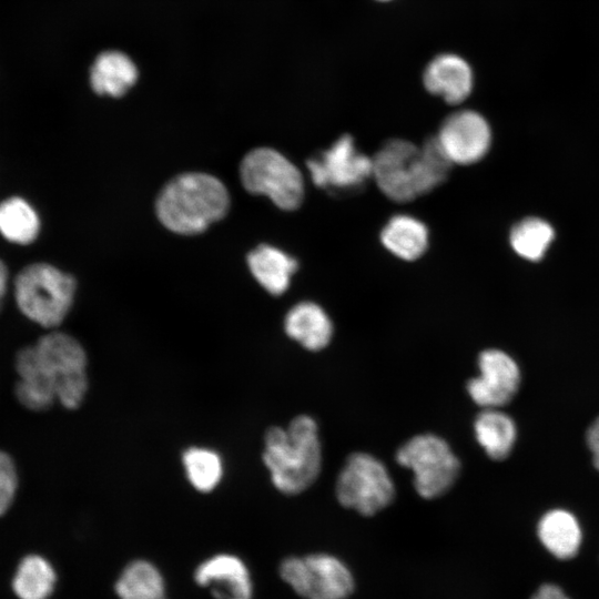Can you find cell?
<instances>
[{"label": "cell", "mask_w": 599, "mask_h": 599, "mask_svg": "<svg viewBox=\"0 0 599 599\" xmlns=\"http://www.w3.org/2000/svg\"><path fill=\"white\" fill-rule=\"evenodd\" d=\"M380 242L396 257L415 261L426 252L429 233L420 220L407 214H396L382 229Z\"/></svg>", "instance_id": "cell-21"}, {"label": "cell", "mask_w": 599, "mask_h": 599, "mask_svg": "<svg viewBox=\"0 0 599 599\" xmlns=\"http://www.w3.org/2000/svg\"><path fill=\"white\" fill-rule=\"evenodd\" d=\"M591 455H592V464L595 468L599 471V449L592 453Z\"/></svg>", "instance_id": "cell-30"}, {"label": "cell", "mask_w": 599, "mask_h": 599, "mask_svg": "<svg viewBox=\"0 0 599 599\" xmlns=\"http://www.w3.org/2000/svg\"><path fill=\"white\" fill-rule=\"evenodd\" d=\"M40 365L52 382L57 403L74 410L89 392L88 354L72 335L50 329L33 344Z\"/></svg>", "instance_id": "cell-5"}, {"label": "cell", "mask_w": 599, "mask_h": 599, "mask_svg": "<svg viewBox=\"0 0 599 599\" xmlns=\"http://www.w3.org/2000/svg\"><path fill=\"white\" fill-rule=\"evenodd\" d=\"M181 465L189 485L200 494H211L222 484L225 463L214 448L191 445L181 453Z\"/></svg>", "instance_id": "cell-23"}, {"label": "cell", "mask_w": 599, "mask_h": 599, "mask_svg": "<svg viewBox=\"0 0 599 599\" xmlns=\"http://www.w3.org/2000/svg\"><path fill=\"white\" fill-rule=\"evenodd\" d=\"M280 575L305 599H345L354 589L348 568L326 554L288 557L282 561Z\"/></svg>", "instance_id": "cell-9"}, {"label": "cell", "mask_w": 599, "mask_h": 599, "mask_svg": "<svg viewBox=\"0 0 599 599\" xmlns=\"http://www.w3.org/2000/svg\"><path fill=\"white\" fill-rule=\"evenodd\" d=\"M312 182L333 192L357 190L373 177V160L356 145L352 135H341L328 149L306 162Z\"/></svg>", "instance_id": "cell-10"}, {"label": "cell", "mask_w": 599, "mask_h": 599, "mask_svg": "<svg viewBox=\"0 0 599 599\" xmlns=\"http://www.w3.org/2000/svg\"><path fill=\"white\" fill-rule=\"evenodd\" d=\"M335 494L342 506L364 516H373L393 501L395 484L379 459L357 451L351 454L342 467Z\"/></svg>", "instance_id": "cell-8"}, {"label": "cell", "mask_w": 599, "mask_h": 599, "mask_svg": "<svg viewBox=\"0 0 599 599\" xmlns=\"http://www.w3.org/2000/svg\"><path fill=\"white\" fill-rule=\"evenodd\" d=\"M397 463L412 470L417 494L434 499L446 494L456 483L460 461L449 444L435 434H419L396 451Z\"/></svg>", "instance_id": "cell-6"}, {"label": "cell", "mask_w": 599, "mask_h": 599, "mask_svg": "<svg viewBox=\"0 0 599 599\" xmlns=\"http://www.w3.org/2000/svg\"><path fill=\"white\" fill-rule=\"evenodd\" d=\"M377 1H389V0H377Z\"/></svg>", "instance_id": "cell-32"}, {"label": "cell", "mask_w": 599, "mask_h": 599, "mask_svg": "<svg viewBox=\"0 0 599 599\" xmlns=\"http://www.w3.org/2000/svg\"><path fill=\"white\" fill-rule=\"evenodd\" d=\"M284 332L303 348L318 352L331 343L334 326L322 306L315 302L303 301L287 311Z\"/></svg>", "instance_id": "cell-16"}, {"label": "cell", "mask_w": 599, "mask_h": 599, "mask_svg": "<svg viewBox=\"0 0 599 599\" xmlns=\"http://www.w3.org/2000/svg\"><path fill=\"white\" fill-rule=\"evenodd\" d=\"M18 490V473L12 458L0 450V516L11 507Z\"/></svg>", "instance_id": "cell-27"}, {"label": "cell", "mask_w": 599, "mask_h": 599, "mask_svg": "<svg viewBox=\"0 0 599 599\" xmlns=\"http://www.w3.org/2000/svg\"><path fill=\"white\" fill-rule=\"evenodd\" d=\"M478 375L467 382L471 400L484 408H501L511 402L521 383L516 359L499 348H487L477 358Z\"/></svg>", "instance_id": "cell-11"}, {"label": "cell", "mask_w": 599, "mask_h": 599, "mask_svg": "<svg viewBox=\"0 0 599 599\" xmlns=\"http://www.w3.org/2000/svg\"><path fill=\"white\" fill-rule=\"evenodd\" d=\"M423 81L432 94L449 104H459L473 90L474 74L465 59L455 53H443L427 64Z\"/></svg>", "instance_id": "cell-14"}, {"label": "cell", "mask_w": 599, "mask_h": 599, "mask_svg": "<svg viewBox=\"0 0 599 599\" xmlns=\"http://www.w3.org/2000/svg\"><path fill=\"white\" fill-rule=\"evenodd\" d=\"M372 160L378 189L398 203L410 202L439 186L453 166L436 136L420 146L403 139L388 140Z\"/></svg>", "instance_id": "cell-1"}, {"label": "cell", "mask_w": 599, "mask_h": 599, "mask_svg": "<svg viewBox=\"0 0 599 599\" xmlns=\"http://www.w3.org/2000/svg\"><path fill=\"white\" fill-rule=\"evenodd\" d=\"M136 79L135 64L120 51H105L99 54L90 72L91 87L100 95L119 98L135 83Z\"/></svg>", "instance_id": "cell-22"}, {"label": "cell", "mask_w": 599, "mask_h": 599, "mask_svg": "<svg viewBox=\"0 0 599 599\" xmlns=\"http://www.w3.org/2000/svg\"><path fill=\"white\" fill-rule=\"evenodd\" d=\"M531 599H569L566 593L556 585H542L531 597Z\"/></svg>", "instance_id": "cell-29"}, {"label": "cell", "mask_w": 599, "mask_h": 599, "mask_svg": "<svg viewBox=\"0 0 599 599\" xmlns=\"http://www.w3.org/2000/svg\"><path fill=\"white\" fill-rule=\"evenodd\" d=\"M16 369L19 379L14 393L26 408L40 412L57 403L54 386L43 372L33 345L18 352Z\"/></svg>", "instance_id": "cell-17"}, {"label": "cell", "mask_w": 599, "mask_h": 599, "mask_svg": "<svg viewBox=\"0 0 599 599\" xmlns=\"http://www.w3.org/2000/svg\"><path fill=\"white\" fill-rule=\"evenodd\" d=\"M247 265L260 285L278 296L287 291L298 263L284 251L261 244L248 253Z\"/></svg>", "instance_id": "cell-19"}, {"label": "cell", "mask_w": 599, "mask_h": 599, "mask_svg": "<svg viewBox=\"0 0 599 599\" xmlns=\"http://www.w3.org/2000/svg\"><path fill=\"white\" fill-rule=\"evenodd\" d=\"M75 278L45 261L23 264L12 277L11 292L19 313L45 329L58 328L75 297Z\"/></svg>", "instance_id": "cell-4"}, {"label": "cell", "mask_w": 599, "mask_h": 599, "mask_svg": "<svg viewBox=\"0 0 599 599\" xmlns=\"http://www.w3.org/2000/svg\"><path fill=\"white\" fill-rule=\"evenodd\" d=\"M194 579L216 599H253L251 572L236 555L222 552L205 559L195 569Z\"/></svg>", "instance_id": "cell-13"}, {"label": "cell", "mask_w": 599, "mask_h": 599, "mask_svg": "<svg viewBox=\"0 0 599 599\" xmlns=\"http://www.w3.org/2000/svg\"><path fill=\"white\" fill-rule=\"evenodd\" d=\"M4 302H6V300H0V313H1L2 309H3Z\"/></svg>", "instance_id": "cell-31"}, {"label": "cell", "mask_w": 599, "mask_h": 599, "mask_svg": "<svg viewBox=\"0 0 599 599\" xmlns=\"http://www.w3.org/2000/svg\"><path fill=\"white\" fill-rule=\"evenodd\" d=\"M436 139L453 164L469 165L488 152L491 131L478 112L459 110L443 121Z\"/></svg>", "instance_id": "cell-12"}, {"label": "cell", "mask_w": 599, "mask_h": 599, "mask_svg": "<svg viewBox=\"0 0 599 599\" xmlns=\"http://www.w3.org/2000/svg\"><path fill=\"white\" fill-rule=\"evenodd\" d=\"M114 589L119 599H167L161 571L144 559L128 564L120 573Z\"/></svg>", "instance_id": "cell-25"}, {"label": "cell", "mask_w": 599, "mask_h": 599, "mask_svg": "<svg viewBox=\"0 0 599 599\" xmlns=\"http://www.w3.org/2000/svg\"><path fill=\"white\" fill-rule=\"evenodd\" d=\"M230 206L225 185L215 176L189 172L172 179L160 192L155 210L170 231L193 235L221 220Z\"/></svg>", "instance_id": "cell-3"}, {"label": "cell", "mask_w": 599, "mask_h": 599, "mask_svg": "<svg viewBox=\"0 0 599 599\" xmlns=\"http://www.w3.org/2000/svg\"><path fill=\"white\" fill-rule=\"evenodd\" d=\"M552 238L551 225L538 217L524 219L510 232V244L514 251L529 261L540 260Z\"/></svg>", "instance_id": "cell-26"}, {"label": "cell", "mask_w": 599, "mask_h": 599, "mask_svg": "<svg viewBox=\"0 0 599 599\" xmlns=\"http://www.w3.org/2000/svg\"><path fill=\"white\" fill-rule=\"evenodd\" d=\"M318 426L308 415L295 416L286 427L271 426L263 436L262 461L273 487L294 496L311 487L322 469Z\"/></svg>", "instance_id": "cell-2"}, {"label": "cell", "mask_w": 599, "mask_h": 599, "mask_svg": "<svg viewBox=\"0 0 599 599\" xmlns=\"http://www.w3.org/2000/svg\"><path fill=\"white\" fill-rule=\"evenodd\" d=\"M537 535L545 548L559 559L572 558L582 540L578 519L564 508L546 511L537 524Z\"/></svg>", "instance_id": "cell-18"}, {"label": "cell", "mask_w": 599, "mask_h": 599, "mask_svg": "<svg viewBox=\"0 0 599 599\" xmlns=\"http://www.w3.org/2000/svg\"><path fill=\"white\" fill-rule=\"evenodd\" d=\"M57 585L52 564L41 555L24 556L12 578V590L18 599H49Z\"/></svg>", "instance_id": "cell-24"}, {"label": "cell", "mask_w": 599, "mask_h": 599, "mask_svg": "<svg viewBox=\"0 0 599 599\" xmlns=\"http://www.w3.org/2000/svg\"><path fill=\"white\" fill-rule=\"evenodd\" d=\"M12 277L8 263L0 256V300H6L10 294Z\"/></svg>", "instance_id": "cell-28"}, {"label": "cell", "mask_w": 599, "mask_h": 599, "mask_svg": "<svg viewBox=\"0 0 599 599\" xmlns=\"http://www.w3.org/2000/svg\"><path fill=\"white\" fill-rule=\"evenodd\" d=\"M240 175L250 193L267 196L282 210H296L303 202L301 171L274 149L257 148L248 152L242 160Z\"/></svg>", "instance_id": "cell-7"}, {"label": "cell", "mask_w": 599, "mask_h": 599, "mask_svg": "<svg viewBox=\"0 0 599 599\" xmlns=\"http://www.w3.org/2000/svg\"><path fill=\"white\" fill-rule=\"evenodd\" d=\"M42 219L37 206L22 194L0 199V238L14 247H30L40 237Z\"/></svg>", "instance_id": "cell-15"}, {"label": "cell", "mask_w": 599, "mask_h": 599, "mask_svg": "<svg viewBox=\"0 0 599 599\" xmlns=\"http://www.w3.org/2000/svg\"><path fill=\"white\" fill-rule=\"evenodd\" d=\"M474 433L479 446L494 460L506 459L518 436L515 420L500 408H484L475 418Z\"/></svg>", "instance_id": "cell-20"}]
</instances>
